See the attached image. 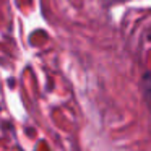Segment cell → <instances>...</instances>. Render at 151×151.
<instances>
[{
	"instance_id": "6da1fadb",
	"label": "cell",
	"mask_w": 151,
	"mask_h": 151,
	"mask_svg": "<svg viewBox=\"0 0 151 151\" xmlns=\"http://www.w3.org/2000/svg\"><path fill=\"white\" fill-rule=\"evenodd\" d=\"M145 88H146V96L151 102V75H146L145 76Z\"/></svg>"
}]
</instances>
